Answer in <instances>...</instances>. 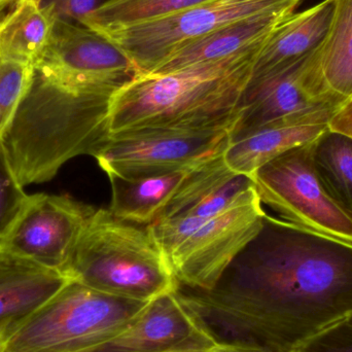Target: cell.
<instances>
[{"mask_svg":"<svg viewBox=\"0 0 352 352\" xmlns=\"http://www.w3.org/2000/svg\"><path fill=\"white\" fill-rule=\"evenodd\" d=\"M104 0H45L56 19L78 23L80 19L96 10Z\"/></svg>","mask_w":352,"mask_h":352,"instance_id":"cell-26","label":"cell"},{"mask_svg":"<svg viewBox=\"0 0 352 352\" xmlns=\"http://www.w3.org/2000/svg\"><path fill=\"white\" fill-rule=\"evenodd\" d=\"M296 352H352V324L343 320L314 337Z\"/></svg>","mask_w":352,"mask_h":352,"instance_id":"cell-25","label":"cell"},{"mask_svg":"<svg viewBox=\"0 0 352 352\" xmlns=\"http://www.w3.org/2000/svg\"><path fill=\"white\" fill-rule=\"evenodd\" d=\"M209 0H105L78 21L95 31L175 14Z\"/></svg>","mask_w":352,"mask_h":352,"instance_id":"cell-22","label":"cell"},{"mask_svg":"<svg viewBox=\"0 0 352 352\" xmlns=\"http://www.w3.org/2000/svg\"><path fill=\"white\" fill-rule=\"evenodd\" d=\"M29 195L19 184L0 140V239L6 236L22 211Z\"/></svg>","mask_w":352,"mask_h":352,"instance_id":"cell-24","label":"cell"},{"mask_svg":"<svg viewBox=\"0 0 352 352\" xmlns=\"http://www.w3.org/2000/svg\"><path fill=\"white\" fill-rule=\"evenodd\" d=\"M302 0H209L175 14L97 32L131 60L138 76L199 37L258 14H292Z\"/></svg>","mask_w":352,"mask_h":352,"instance_id":"cell-6","label":"cell"},{"mask_svg":"<svg viewBox=\"0 0 352 352\" xmlns=\"http://www.w3.org/2000/svg\"><path fill=\"white\" fill-rule=\"evenodd\" d=\"M289 14H258L221 27L182 45L146 76L169 74L198 64L221 61L260 47Z\"/></svg>","mask_w":352,"mask_h":352,"instance_id":"cell-16","label":"cell"},{"mask_svg":"<svg viewBox=\"0 0 352 352\" xmlns=\"http://www.w3.org/2000/svg\"><path fill=\"white\" fill-rule=\"evenodd\" d=\"M6 336L0 333V352H6Z\"/></svg>","mask_w":352,"mask_h":352,"instance_id":"cell-31","label":"cell"},{"mask_svg":"<svg viewBox=\"0 0 352 352\" xmlns=\"http://www.w3.org/2000/svg\"><path fill=\"white\" fill-rule=\"evenodd\" d=\"M308 57L250 80L242 97L237 122L232 128L231 140L289 116L339 107L318 102L306 92L302 72Z\"/></svg>","mask_w":352,"mask_h":352,"instance_id":"cell-13","label":"cell"},{"mask_svg":"<svg viewBox=\"0 0 352 352\" xmlns=\"http://www.w3.org/2000/svg\"><path fill=\"white\" fill-rule=\"evenodd\" d=\"M314 164L330 196L352 212V140L327 130L314 142Z\"/></svg>","mask_w":352,"mask_h":352,"instance_id":"cell-21","label":"cell"},{"mask_svg":"<svg viewBox=\"0 0 352 352\" xmlns=\"http://www.w3.org/2000/svg\"><path fill=\"white\" fill-rule=\"evenodd\" d=\"M95 210L63 195H29L12 228L0 239V254L66 276L78 239Z\"/></svg>","mask_w":352,"mask_h":352,"instance_id":"cell-11","label":"cell"},{"mask_svg":"<svg viewBox=\"0 0 352 352\" xmlns=\"http://www.w3.org/2000/svg\"><path fill=\"white\" fill-rule=\"evenodd\" d=\"M302 82L309 96L340 107L352 96V0H337L322 45L306 60Z\"/></svg>","mask_w":352,"mask_h":352,"instance_id":"cell-15","label":"cell"},{"mask_svg":"<svg viewBox=\"0 0 352 352\" xmlns=\"http://www.w3.org/2000/svg\"><path fill=\"white\" fill-rule=\"evenodd\" d=\"M177 295L219 343L296 352L352 316V243L266 214L213 289Z\"/></svg>","mask_w":352,"mask_h":352,"instance_id":"cell-1","label":"cell"},{"mask_svg":"<svg viewBox=\"0 0 352 352\" xmlns=\"http://www.w3.org/2000/svg\"><path fill=\"white\" fill-rule=\"evenodd\" d=\"M69 280L61 273L0 254V333L8 336Z\"/></svg>","mask_w":352,"mask_h":352,"instance_id":"cell-19","label":"cell"},{"mask_svg":"<svg viewBox=\"0 0 352 352\" xmlns=\"http://www.w3.org/2000/svg\"><path fill=\"white\" fill-rule=\"evenodd\" d=\"M34 1L38 2V3H43V2L45 1V0H34Z\"/></svg>","mask_w":352,"mask_h":352,"instance_id":"cell-32","label":"cell"},{"mask_svg":"<svg viewBox=\"0 0 352 352\" xmlns=\"http://www.w3.org/2000/svg\"><path fill=\"white\" fill-rule=\"evenodd\" d=\"M111 97L34 69L30 88L1 140L19 184L25 188L49 182L72 159L94 157L111 134Z\"/></svg>","mask_w":352,"mask_h":352,"instance_id":"cell-3","label":"cell"},{"mask_svg":"<svg viewBox=\"0 0 352 352\" xmlns=\"http://www.w3.org/2000/svg\"><path fill=\"white\" fill-rule=\"evenodd\" d=\"M338 107L316 109L271 122L231 140L223 161L232 171L252 176L279 155L318 140Z\"/></svg>","mask_w":352,"mask_h":352,"instance_id":"cell-14","label":"cell"},{"mask_svg":"<svg viewBox=\"0 0 352 352\" xmlns=\"http://www.w3.org/2000/svg\"><path fill=\"white\" fill-rule=\"evenodd\" d=\"M34 76V66L0 59V107L8 126L28 92Z\"/></svg>","mask_w":352,"mask_h":352,"instance_id":"cell-23","label":"cell"},{"mask_svg":"<svg viewBox=\"0 0 352 352\" xmlns=\"http://www.w3.org/2000/svg\"><path fill=\"white\" fill-rule=\"evenodd\" d=\"M16 0H0V14L4 12L6 8H10Z\"/></svg>","mask_w":352,"mask_h":352,"instance_id":"cell-30","label":"cell"},{"mask_svg":"<svg viewBox=\"0 0 352 352\" xmlns=\"http://www.w3.org/2000/svg\"><path fill=\"white\" fill-rule=\"evenodd\" d=\"M8 128V123H6V117H4L3 111H2L1 107H0V140H2L4 132Z\"/></svg>","mask_w":352,"mask_h":352,"instance_id":"cell-29","label":"cell"},{"mask_svg":"<svg viewBox=\"0 0 352 352\" xmlns=\"http://www.w3.org/2000/svg\"><path fill=\"white\" fill-rule=\"evenodd\" d=\"M203 166L146 177L109 176L111 186L109 212L128 223L152 225L160 221L184 196L195 175Z\"/></svg>","mask_w":352,"mask_h":352,"instance_id":"cell-17","label":"cell"},{"mask_svg":"<svg viewBox=\"0 0 352 352\" xmlns=\"http://www.w3.org/2000/svg\"><path fill=\"white\" fill-rule=\"evenodd\" d=\"M34 69L63 84L109 96L138 76L131 60L107 37L60 19Z\"/></svg>","mask_w":352,"mask_h":352,"instance_id":"cell-10","label":"cell"},{"mask_svg":"<svg viewBox=\"0 0 352 352\" xmlns=\"http://www.w3.org/2000/svg\"><path fill=\"white\" fill-rule=\"evenodd\" d=\"M211 352H273L261 347L250 345L237 344V343H223L221 346Z\"/></svg>","mask_w":352,"mask_h":352,"instance_id":"cell-28","label":"cell"},{"mask_svg":"<svg viewBox=\"0 0 352 352\" xmlns=\"http://www.w3.org/2000/svg\"><path fill=\"white\" fill-rule=\"evenodd\" d=\"M329 130L352 140V96L349 97L333 113L329 121Z\"/></svg>","mask_w":352,"mask_h":352,"instance_id":"cell-27","label":"cell"},{"mask_svg":"<svg viewBox=\"0 0 352 352\" xmlns=\"http://www.w3.org/2000/svg\"><path fill=\"white\" fill-rule=\"evenodd\" d=\"M177 289L151 300L123 332L87 352H210L221 346L182 304Z\"/></svg>","mask_w":352,"mask_h":352,"instance_id":"cell-12","label":"cell"},{"mask_svg":"<svg viewBox=\"0 0 352 352\" xmlns=\"http://www.w3.org/2000/svg\"><path fill=\"white\" fill-rule=\"evenodd\" d=\"M256 186L237 202L205 219L167 256L179 287L209 291L256 237L267 214Z\"/></svg>","mask_w":352,"mask_h":352,"instance_id":"cell-9","label":"cell"},{"mask_svg":"<svg viewBox=\"0 0 352 352\" xmlns=\"http://www.w3.org/2000/svg\"><path fill=\"white\" fill-rule=\"evenodd\" d=\"M314 142L260 167L252 175L256 192L283 221L352 243V212L330 196L318 178Z\"/></svg>","mask_w":352,"mask_h":352,"instance_id":"cell-7","label":"cell"},{"mask_svg":"<svg viewBox=\"0 0 352 352\" xmlns=\"http://www.w3.org/2000/svg\"><path fill=\"white\" fill-rule=\"evenodd\" d=\"M70 280L124 299L148 302L179 287L148 226L96 209L66 270Z\"/></svg>","mask_w":352,"mask_h":352,"instance_id":"cell-4","label":"cell"},{"mask_svg":"<svg viewBox=\"0 0 352 352\" xmlns=\"http://www.w3.org/2000/svg\"><path fill=\"white\" fill-rule=\"evenodd\" d=\"M230 144V129L128 130L109 134L94 158L107 176L146 177L203 166Z\"/></svg>","mask_w":352,"mask_h":352,"instance_id":"cell-8","label":"cell"},{"mask_svg":"<svg viewBox=\"0 0 352 352\" xmlns=\"http://www.w3.org/2000/svg\"><path fill=\"white\" fill-rule=\"evenodd\" d=\"M337 0H324L314 8L285 16L263 45L252 80L311 55L322 45L332 25Z\"/></svg>","mask_w":352,"mask_h":352,"instance_id":"cell-18","label":"cell"},{"mask_svg":"<svg viewBox=\"0 0 352 352\" xmlns=\"http://www.w3.org/2000/svg\"><path fill=\"white\" fill-rule=\"evenodd\" d=\"M263 45L221 61L136 76L111 97V134L138 129L232 131Z\"/></svg>","mask_w":352,"mask_h":352,"instance_id":"cell-2","label":"cell"},{"mask_svg":"<svg viewBox=\"0 0 352 352\" xmlns=\"http://www.w3.org/2000/svg\"><path fill=\"white\" fill-rule=\"evenodd\" d=\"M148 302L69 280L6 336V352L91 351L127 329Z\"/></svg>","mask_w":352,"mask_h":352,"instance_id":"cell-5","label":"cell"},{"mask_svg":"<svg viewBox=\"0 0 352 352\" xmlns=\"http://www.w3.org/2000/svg\"><path fill=\"white\" fill-rule=\"evenodd\" d=\"M0 16H1V14H0Z\"/></svg>","mask_w":352,"mask_h":352,"instance_id":"cell-35","label":"cell"},{"mask_svg":"<svg viewBox=\"0 0 352 352\" xmlns=\"http://www.w3.org/2000/svg\"><path fill=\"white\" fill-rule=\"evenodd\" d=\"M346 320H349V322H351V324H352V316H351V318H347Z\"/></svg>","mask_w":352,"mask_h":352,"instance_id":"cell-33","label":"cell"},{"mask_svg":"<svg viewBox=\"0 0 352 352\" xmlns=\"http://www.w3.org/2000/svg\"><path fill=\"white\" fill-rule=\"evenodd\" d=\"M56 20L47 4L16 0L0 16V59L34 66L49 43Z\"/></svg>","mask_w":352,"mask_h":352,"instance_id":"cell-20","label":"cell"},{"mask_svg":"<svg viewBox=\"0 0 352 352\" xmlns=\"http://www.w3.org/2000/svg\"><path fill=\"white\" fill-rule=\"evenodd\" d=\"M175 352H192V351H175ZM211 352V351H210Z\"/></svg>","mask_w":352,"mask_h":352,"instance_id":"cell-34","label":"cell"}]
</instances>
